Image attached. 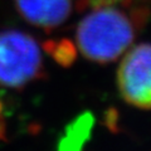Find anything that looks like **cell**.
<instances>
[{
  "mask_svg": "<svg viewBox=\"0 0 151 151\" xmlns=\"http://www.w3.org/2000/svg\"><path fill=\"white\" fill-rule=\"evenodd\" d=\"M135 37V22L115 8L91 12L79 22L76 32V42L82 55L100 64L117 60L130 48Z\"/></svg>",
  "mask_w": 151,
  "mask_h": 151,
  "instance_id": "obj_1",
  "label": "cell"
},
{
  "mask_svg": "<svg viewBox=\"0 0 151 151\" xmlns=\"http://www.w3.org/2000/svg\"><path fill=\"white\" fill-rule=\"evenodd\" d=\"M39 44L19 30L0 32V87L22 89L44 77Z\"/></svg>",
  "mask_w": 151,
  "mask_h": 151,
  "instance_id": "obj_2",
  "label": "cell"
},
{
  "mask_svg": "<svg viewBox=\"0 0 151 151\" xmlns=\"http://www.w3.org/2000/svg\"><path fill=\"white\" fill-rule=\"evenodd\" d=\"M121 98L127 105L151 110V44L142 43L130 49L116 74Z\"/></svg>",
  "mask_w": 151,
  "mask_h": 151,
  "instance_id": "obj_3",
  "label": "cell"
},
{
  "mask_svg": "<svg viewBox=\"0 0 151 151\" xmlns=\"http://www.w3.org/2000/svg\"><path fill=\"white\" fill-rule=\"evenodd\" d=\"M15 3L28 23L45 29L63 24L72 9L70 0H15Z\"/></svg>",
  "mask_w": 151,
  "mask_h": 151,
  "instance_id": "obj_4",
  "label": "cell"
},
{
  "mask_svg": "<svg viewBox=\"0 0 151 151\" xmlns=\"http://www.w3.org/2000/svg\"><path fill=\"white\" fill-rule=\"evenodd\" d=\"M92 122L91 115L84 113L69 124L65 135L60 139L58 151H81L83 144L88 140Z\"/></svg>",
  "mask_w": 151,
  "mask_h": 151,
  "instance_id": "obj_5",
  "label": "cell"
},
{
  "mask_svg": "<svg viewBox=\"0 0 151 151\" xmlns=\"http://www.w3.org/2000/svg\"><path fill=\"white\" fill-rule=\"evenodd\" d=\"M45 49L52 54L55 62H58L60 65L68 67L73 63L76 59V50L73 45L68 40H62L59 43H48L45 44Z\"/></svg>",
  "mask_w": 151,
  "mask_h": 151,
  "instance_id": "obj_6",
  "label": "cell"
},
{
  "mask_svg": "<svg viewBox=\"0 0 151 151\" xmlns=\"http://www.w3.org/2000/svg\"><path fill=\"white\" fill-rule=\"evenodd\" d=\"M5 135V122H4V117H3V106L0 102V140L4 139Z\"/></svg>",
  "mask_w": 151,
  "mask_h": 151,
  "instance_id": "obj_7",
  "label": "cell"
},
{
  "mask_svg": "<svg viewBox=\"0 0 151 151\" xmlns=\"http://www.w3.org/2000/svg\"><path fill=\"white\" fill-rule=\"evenodd\" d=\"M106 1H110V0H106ZM111 1H113V0H111Z\"/></svg>",
  "mask_w": 151,
  "mask_h": 151,
  "instance_id": "obj_8",
  "label": "cell"
}]
</instances>
